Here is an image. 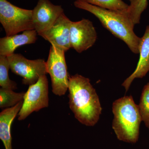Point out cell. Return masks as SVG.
Wrapping results in <instances>:
<instances>
[{"label":"cell","mask_w":149,"mask_h":149,"mask_svg":"<svg viewBox=\"0 0 149 149\" xmlns=\"http://www.w3.org/2000/svg\"><path fill=\"white\" fill-rule=\"evenodd\" d=\"M72 22L63 13L49 29L38 35L50 43L52 46L65 52L71 48L70 32Z\"/></svg>","instance_id":"9c48e42d"},{"label":"cell","mask_w":149,"mask_h":149,"mask_svg":"<svg viewBox=\"0 0 149 149\" xmlns=\"http://www.w3.org/2000/svg\"><path fill=\"white\" fill-rule=\"evenodd\" d=\"M139 54L140 58L136 70L122 84L126 92L134 79L143 78L149 71V25L147 26L143 36L141 38Z\"/></svg>","instance_id":"8fae6325"},{"label":"cell","mask_w":149,"mask_h":149,"mask_svg":"<svg viewBox=\"0 0 149 149\" xmlns=\"http://www.w3.org/2000/svg\"><path fill=\"white\" fill-rule=\"evenodd\" d=\"M74 6L89 12L96 16L103 27L115 37L122 40L134 54H139L141 38L134 32V26L125 10L101 8L82 1H75Z\"/></svg>","instance_id":"7a4b0ae2"},{"label":"cell","mask_w":149,"mask_h":149,"mask_svg":"<svg viewBox=\"0 0 149 149\" xmlns=\"http://www.w3.org/2000/svg\"><path fill=\"white\" fill-rule=\"evenodd\" d=\"M75 1H81V0H75Z\"/></svg>","instance_id":"ffe728a7"},{"label":"cell","mask_w":149,"mask_h":149,"mask_svg":"<svg viewBox=\"0 0 149 149\" xmlns=\"http://www.w3.org/2000/svg\"><path fill=\"white\" fill-rule=\"evenodd\" d=\"M130 3H132V2L134 1L135 0H128Z\"/></svg>","instance_id":"d6986e66"},{"label":"cell","mask_w":149,"mask_h":149,"mask_svg":"<svg viewBox=\"0 0 149 149\" xmlns=\"http://www.w3.org/2000/svg\"><path fill=\"white\" fill-rule=\"evenodd\" d=\"M10 69L23 78L22 83L31 85L37 83L40 77L47 73L46 62L43 59L29 60L20 54L14 53L7 56Z\"/></svg>","instance_id":"8992f818"},{"label":"cell","mask_w":149,"mask_h":149,"mask_svg":"<svg viewBox=\"0 0 149 149\" xmlns=\"http://www.w3.org/2000/svg\"><path fill=\"white\" fill-rule=\"evenodd\" d=\"M49 101V83L46 75H43L37 83L29 85L25 93L18 120H24L33 112L47 107Z\"/></svg>","instance_id":"52a82bcc"},{"label":"cell","mask_w":149,"mask_h":149,"mask_svg":"<svg viewBox=\"0 0 149 149\" xmlns=\"http://www.w3.org/2000/svg\"><path fill=\"white\" fill-rule=\"evenodd\" d=\"M63 13V9L61 6L55 5L49 0H39L32 10L34 29L37 34L49 29Z\"/></svg>","instance_id":"30bf717a"},{"label":"cell","mask_w":149,"mask_h":149,"mask_svg":"<svg viewBox=\"0 0 149 149\" xmlns=\"http://www.w3.org/2000/svg\"><path fill=\"white\" fill-rule=\"evenodd\" d=\"M139 107L142 121L149 128V83L143 88Z\"/></svg>","instance_id":"ac0fdd59"},{"label":"cell","mask_w":149,"mask_h":149,"mask_svg":"<svg viewBox=\"0 0 149 149\" xmlns=\"http://www.w3.org/2000/svg\"><path fill=\"white\" fill-rule=\"evenodd\" d=\"M23 100L14 107L4 109L0 113V139L6 149H12L11 127L14 119L20 111Z\"/></svg>","instance_id":"4fadbf2b"},{"label":"cell","mask_w":149,"mask_h":149,"mask_svg":"<svg viewBox=\"0 0 149 149\" xmlns=\"http://www.w3.org/2000/svg\"><path fill=\"white\" fill-rule=\"evenodd\" d=\"M9 63L8 57L0 56V86L2 88L13 91L17 89V84L9 77Z\"/></svg>","instance_id":"9a60e30c"},{"label":"cell","mask_w":149,"mask_h":149,"mask_svg":"<svg viewBox=\"0 0 149 149\" xmlns=\"http://www.w3.org/2000/svg\"><path fill=\"white\" fill-rule=\"evenodd\" d=\"M71 47L81 53L93 47L97 39V33L93 22L83 19L72 22L70 27Z\"/></svg>","instance_id":"ba28073f"},{"label":"cell","mask_w":149,"mask_h":149,"mask_svg":"<svg viewBox=\"0 0 149 149\" xmlns=\"http://www.w3.org/2000/svg\"><path fill=\"white\" fill-rule=\"evenodd\" d=\"M65 52L51 45L46 68L50 75L52 91L58 96L63 95L68 90L69 75L67 71Z\"/></svg>","instance_id":"5b68a950"},{"label":"cell","mask_w":149,"mask_h":149,"mask_svg":"<svg viewBox=\"0 0 149 149\" xmlns=\"http://www.w3.org/2000/svg\"><path fill=\"white\" fill-rule=\"evenodd\" d=\"M112 111V128L117 139L125 143H136L139 140L142 119L139 105L132 96H124L115 101Z\"/></svg>","instance_id":"3957f363"},{"label":"cell","mask_w":149,"mask_h":149,"mask_svg":"<svg viewBox=\"0 0 149 149\" xmlns=\"http://www.w3.org/2000/svg\"><path fill=\"white\" fill-rule=\"evenodd\" d=\"M37 32L35 29L27 30L20 35L6 36L0 39V56H8L14 53L18 47L35 43Z\"/></svg>","instance_id":"7c38bea8"},{"label":"cell","mask_w":149,"mask_h":149,"mask_svg":"<svg viewBox=\"0 0 149 149\" xmlns=\"http://www.w3.org/2000/svg\"><path fill=\"white\" fill-rule=\"evenodd\" d=\"M25 93H16L13 90L1 88L0 89V107L10 108L24 100Z\"/></svg>","instance_id":"5bb4252c"},{"label":"cell","mask_w":149,"mask_h":149,"mask_svg":"<svg viewBox=\"0 0 149 149\" xmlns=\"http://www.w3.org/2000/svg\"><path fill=\"white\" fill-rule=\"evenodd\" d=\"M69 104L74 117L86 126L98 122L102 108L95 90L90 80L79 74L69 76Z\"/></svg>","instance_id":"6da1fadb"},{"label":"cell","mask_w":149,"mask_h":149,"mask_svg":"<svg viewBox=\"0 0 149 149\" xmlns=\"http://www.w3.org/2000/svg\"><path fill=\"white\" fill-rule=\"evenodd\" d=\"M0 22L6 36L35 29L32 10L18 7L7 0H0Z\"/></svg>","instance_id":"277c9868"},{"label":"cell","mask_w":149,"mask_h":149,"mask_svg":"<svg viewBox=\"0 0 149 149\" xmlns=\"http://www.w3.org/2000/svg\"><path fill=\"white\" fill-rule=\"evenodd\" d=\"M101 8L113 10H127L129 5L122 0H82Z\"/></svg>","instance_id":"e0dca14e"},{"label":"cell","mask_w":149,"mask_h":149,"mask_svg":"<svg viewBox=\"0 0 149 149\" xmlns=\"http://www.w3.org/2000/svg\"><path fill=\"white\" fill-rule=\"evenodd\" d=\"M148 5V0H135L130 3L125 12L135 25L140 23L141 15Z\"/></svg>","instance_id":"2e32d148"}]
</instances>
